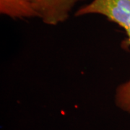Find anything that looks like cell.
I'll return each mask as SVG.
<instances>
[{"mask_svg": "<svg viewBox=\"0 0 130 130\" xmlns=\"http://www.w3.org/2000/svg\"><path fill=\"white\" fill-rule=\"evenodd\" d=\"M38 18L46 25L56 26L70 18L74 8L85 0H30Z\"/></svg>", "mask_w": 130, "mask_h": 130, "instance_id": "cell-1", "label": "cell"}, {"mask_svg": "<svg viewBox=\"0 0 130 130\" xmlns=\"http://www.w3.org/2000/svg\"><path fill=\"white\" fill-rule=\"evenodd\" d=\"M0 13L13 20L38 18L30 0H0Z\"/></svg>", "mask_w": 130, "mask_h": 130, "instance_id": "cell-2", "label": "cell"}]
</instances>
